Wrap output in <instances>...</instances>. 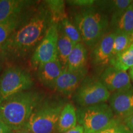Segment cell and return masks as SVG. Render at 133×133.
<instances>
[{"label":"cell","instance_id":"1","mask_svg":"<svg viewBox=\"0 0 133 133\" xmlns=\"http://www.w3.org/2000/svg\"><path fill=\"white\" fill-rule=\"evenodd\" d=\"M52 25L51 14L46 5L39 6L26 22L20 26L1 46L3 60L24 59L34 52Z\"/></svg>","mask_w":133,"mask_h":133},{"label":"cell","instance_id":"2","mask_svg":"<svg viewBox=\"0 0 133 133\" xmlns=\"http://www.w3.org/2000/svg\"><path fill=\"white\" fill-rule=\"evenodd\" d=\"M45 94L38 90L17 93L0 102V119L12 131L22 129Z\"/></svg>","mask_w":133,"mask_h":133},{"label":"cell","instance_id":"3","mask_svg":"<svg viewBox=\"0 0 133 133\" xmlns=\"http://www.w3.org/2000/svg\"><path fill=\"white\" fill-rule=\"evenodd\" d=\"M74 24L80 33L83 43L93 48L107 34L109 19L104 11L91 6L81 8L76 13Z\"/></svg>","mask_w":133,"mask_h":133},{"label":"cell","instance_id":"4","mask_svg":"<svg viewBox=\"0 0 133 133\" xmlns=\"http://www.w3.org/2000/svg\"><path fill=\"white\" fill-rule=\"evenodd\" d=\"M62 104H50L44 101L32 113L22 129L33 133H55L57 132L58 121Z\"/></svg>","mask_w":133,"mask_h":133},{"label":"cell","instance_id":"5","mask_svg":"<svg viewBox=\"0 0 133 133\" xmlns=\"http://www.w3.org/2000/svg\"><path fill=\"white\" fill-rule=\"evenodd\" d=\"M110 106L102 103L80 107L76 111L77 121L84 133H96L107 128L116 118Z\"/></svg>","mask_w":133,"mask_h":133},{"label":"cell","instance_id":"6","mask_svg":"<svg viewBox=\"0 0 133 133\" xmlns=\"http://www.w3.org/2000/svg\"><path fill=\"white\" fill-rule=\"evenodd\" d=\"M33 86L29 71L19 66H9L0 75V102L17 93L30 90Z\"/></svg>","mask_w":133,"mask_h":133},{"label":"cell","instance_id":"7","mask_svg":"<svg viewBox=\"0 0 133 133\" xmlns=\"http://www.w3.org/2000/svg\"><path fill=\"white\" fill-rule=\"evenodd\" d=\"M74 97L81 107H85L106 102L110 97V92L100 79L86 78L75 92Z\"/></svg>","mask_w":133,"mask_h":133},{"label":"cell","instance_id":"8","mask_svg":"<svg viewBox=\"0 0 133 133\" xmlns=\"http://www.w3.org/2000/svg\"><path fill=\"white\" fill-rule=\"evenodd\" d=\"M58 25L52 24L42 41L35 49L31 57L33 68L38 69L41 65L57 57Z\"/></svg>","mask_w":133,"mask_h":133},{"label":"cell","instance_id":"9","mask_svg":"<svg viewBox=\"0 0 133 133\" xmlns=\"http://www.w3.org/2000/svg\"><path fill=\"white\" fill-rule=\"evenodd\" d=\"M87 73L86 68L77 70L64 69L56 80L54 89L64 95L70 96L84 81Z\"/></svg>","mask_w":133,"mask_h":133},{"label":"cell","instance_id":"10","mask_svg":"<svg viewBox=\"0 0 133 133\" xmlns=\"http://www.w3.org/2000/svg\"><path fill=\"white\" fill-rule=\"evenodd\" d=\"M100 81L110 92H119L129 89L131 86L129 75L125 71H121L109 66L103 71Z\"/></svg>","mask_w":133,"mask_h":133},{"label":"cell","instance_id":"11","mask_svg":"<svg viewBox=\"0 0 133 133\" xmlns=\"http://www.w3.org/2000/svg\"><path fill=\"white\" fill-rule=\"evenodd\" d=\"M110 106L118 118L124 119L133 115V88L114 92L109 99Z\"/></svg>","mask_w":133,"mask_h":133},{"label":"cell","instance_id":"12","mask_svg":"<svg viewBox=\"0 0 133 133\" xmlns=\"http://www.w3.org/2000/svg\"><path fill=\"white\" fill-rule=\"evenodd\" d=\"M116 33H107L92 48L91 59L96 65H104L110 64L113 57V48Z\"/></svg>","mask_w":133,"mask_h":133},{"label":"cell","instance_id":"13","mask_svg":"<svg viewBox=\"0 0 133 133\" xmlns=\"http://www.w3.org/2000/svg\"><path fill=\"white\" fill-rule=\"evenodd\" d=\"M33 3L25 0H0V24L22 19L25 10Z\"/></svg>","mask_w":133,"mask_h":133},{"label":"cell","instance_id":"14","mask_svg":"<svg viewBox=\"0 0 133 133\" xmlns=\"http://www.w3.org/2000/svg\"><path fill=\"white\" fill-rule=\"evenodd\" d=\"M38 78L44 86L54 89L56 81L62 74L63 69L59 58L41 65L38 68Z\"/></svg>","mask_w":133,"mask_h":133},{"label":"cell","instance_id":"15","mask_svg":"<svg viewBox=\"0 0 133 133\" xmlns=\"http://www.w3.org/2000/svg\"><path fill=\"white\" fill-rule=\"evenodd\" d=\"M110 24L114 32L133 34V2L123 11L113 13Z\"/></svg>","mask_w":133,"mask_h":133},{"label":"cell","instance_id":"16","mask_svg":"<svg viewBox=\"0 0 133 133\" xmlns=\"http://www.w3.org/2000/svg\"><path fill=\"white\" fill-rule=\"evenodd\" d=\"M88 51L83 42L76 44L69 56L65 69L77 70L86 68Z\"/></svg>","mask_w":133,"mask_h":133},{"label":"cell","instance_id":"17","mask_svg":"<svg viewBox=\"0 0 133 133\" xmlns=\"http://www.w3.org/2000/svg\"><path fill=\"white\" fill-rule=\"evenodd\" d=\"M77 116L75 108L70 103L63 107L58 121L57 132L61 133L74 128L76 126Z\"/></svg>","mask_w":133,"mask_h":133},{"label":"cell","instance_id":"18","mask_svg":"<svg viewBox=\"0 0 133 133\" xmlns=\"http://www.w3.org/2000/svg\"><path fill=\"white\" fill-rule=\"evenodd\" d=\"M59 37L57 40V57L62 65L63 70L65 69L69 56L76 45L58 27Z\"/></svg>","mask_w":133,"mask_h":133},{"label":"cell","instance_id":"19","mask_svg":"<svg viewBox=\"0 0 133 133\" xmlns=\"http://www.w3.org/2000/svg\"><path fill=\"white\" fill-rule=\"evenodd\" d=\"M110 66L121 71H126L133 66V43L125 51L112 58Z\"/></svg>","mask_w":133,"mask_h":133},{"label":"cell","instance_id":"20","mask_svg":"<svg viewBox=\"0 0 133 133\" xmlns=\"http://www.w3.org/2000/svg\"><path fill=\"white\" fill-rule=\"evenodd\" d=\"M44 3L51 14L52 24L58 25L62 20L67 17L65 11V1L60 0H49L44 1Z\"/></svg>","mask_w":133,"mask_h":133},{"label":"cell","instance_id":"21","mask_svg":"<svg viewBox=\"0 0 133 133\" xmlns=\"http://www.w3.org/2000/svg\"><path fill=\"white\" fill-rule=\"evenodd\" d=\"M115 33L112 58L123 52L133 43V34H127L123 33Z\"/></svg>","mask_w":133,"mask_h":133},{"label":"cell","instance_id":"22","mask_svg":"<svg viewBox=\"0 0 133 133\" xmlns=\"http://www.w3.org/2000/svg\"><path fill=\"white\" fill-rule=\"evenodd\" d=\"M58 27L75 44L82 42L80 33L77 27L67 17L61 21L60 24H58Z\"/></svg>","mask_w":133,"mask_h":133},{"label":"cell","instance_id":"23","mask_svg":"<svg viewBox=\"0 0 133 133\" xmlns=\"http://www.w3.org/2000/svg\"><path fill=\"white\" fill-rule=\"evenodd\" d=\"M22 24V19L0 24V49L9 36Z\"/></svg>","mask_w":133,"mask_h":133},{"label":"cell","instance_id":"24","mask_svg":"<svg viewBox=\"0 0 133 133\" xmlns=\"http://www.w3.org/2000/svg\"><path fill=\"white\" fill-rule=\"evenodd\" d=\"M132 2L133 1L131 0H114V1H102V3H99L103 5L104 4V6H102L103 8H106L109 11H112L113 14L126 9L132 4Z\"/></svg>","mask_w":133,"mask_h":133},{"label":"cell","instance_id":"25","mask_svg":"<svg viewBox=\"0 0 133 133\" xmlns=\"http://www.w3.org/2000/svg\"><path fill=\"white\" fill-rule=\"evenodd\" d=\"M96 133H133L121 119L116 118L107 128Z\"/></svg>","mask_w":133,"mask_h":133},{"label":"cell","instance_id":"26","mask_svg":"<svg viewBox=\"0 0 133 133\" xmlns=\"http://www.w3.org/2000/svg\"><path fill=\"white\" fill-rule=\"evenodd\" d=\"M70 4L81 7V8L91 6L95 3V1L92 0H75V1H69Z\"/></svg>","mask_w":133,"mask_h":133},{"label":"cell","instance_id":"27","mask_svg":"<svg viewBox=\"0 0 133 133\" xmlns=\"http://www.w3.org/2000/svg\"><path fill=\"white\" fill-rule=\"evenodd\" d=\"M124 123L133 132V115L123 119Z\"/></svg>","mask_w":133,"mask_h":133},{"label":"cell","instance_id":"28","mask_svg":"<svg viewBox=\"0 0 133 133\" xmlns=\"http://www.w3.org/2000/svg\"><path fill=\"white\" fill-rule=\"evenodd\" d=\"M0 133H13V131L0 119Z\"/></svg>","mask_w":133,"mask_h":133},{"label":"cell","instance_id":"29","mask_svg":"<svg viewBox=\"0 0 133 133\" xmlns=\"http://www.w3.org/2000/svg\"><path fill=\"white\" fill-rule=\"evenodd\" d=\"M61 133H84V130H83L82 126L78 124V125H76L74 128Z\"/></svg>","mask_w":133,"mask_h":133},{"label":"cell","instance_id":"30","mask_svg":"<svg viewBox=\"0 0 133 133\" xmlns=\"http://www.w3.org/2000/svg\"><path fill=\"white\" fill-rule=\"evenodd\" d=\"M13 133H33L30 131L27 130H25V129H19V130H17L13 131Z\"/></svg>","mask_w":133,"mask_h":133},{"label":"cell","instance_id":"31","mask_svg":"<svg viewBox=\"0 0 133 133\" xmlns=\"http://www.w3.org/2000/svg\"><path fill=\"white\" fill-rule=\"evenodd\" d=\"M3 59L2 58V57H1V54H0V73L1 72V71H2L3 70Z\"/></svg>","mask_w":133,"mask_h":133},{"label":"cell","instance_id":"32","mask_svg":"<svg viewBox=\"0 0 133 133\" xmlns=\"http://www.w3.org/2000/svg\"><path fill=\"white\" fill-rule=\"evenodd\" d=\"M129 76H130L131 79H132L133 81V66L130 69V71H129Z\"/></svg>","mask_w":133,"mask_h":133}]
</instances>
